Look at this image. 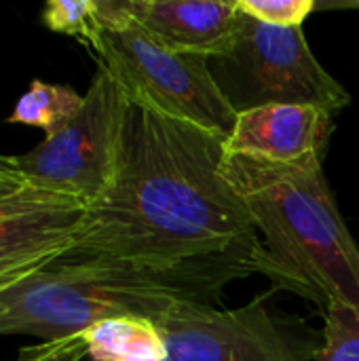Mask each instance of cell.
<instances>
[{
	"instance_id": "obj_19",
	"label": "cell",
	"mask_w": 359,
	"mask_h": 361,
	"mask_svg": "<svg viewBox=\"0 0 359 361\" xmlns=\"http://www.w3.org/2000/svg\"><path fill=\"white\" fill-rule=\"evenodd\" d=\"M0 173H17L15 167L11 165L8 157H0Z\"/></svg>"
},
{
	"instance_id": "obj_2",
	"label": "cell",
	"mask_w": 359,
	"mask_h": 361,
	"mask_svg": "<svg viewBox=\"0 0 359 361\" xmlns=\"http://www.w3.org/2000/svg\"><path fill=\"white\" fill-rule=\"evenodd\" d=\"M322 159L273 163L226 152L222 173L284 269L288 290L324 311L359 307V245L336 209Z\"/></svg>"
},
{
	"instance_id": "obj_12",
	"label": "cell",
	"mask_w": 359,
	"mask_h": 361,
	"mask_svg": "<svg viewBox=\"0 0 359 361\" xmlns=\"http://www.w3.org/2000/svg\"><path fill=\"white\" fill-rule=\"evenodd\" d=\"M80 104L83 95H78L72 87L34 80L17 102L8 123L40 127L47 131V135H51L78 112Z\"/></svg>"
},
{
	"instance_id": "obj_14",
	"label": "cell",
	"mask_w": 359,
	"mask_h": 361,
	"mask_svg": "<svg viewBox=\"0 0 359 361\" xmlns=\"http://www.w3.org/2000/svg\"><path fill=\"white\" fill-rule=\"evenodd\" d=\"M42 19L49 30L91 47L97 32V0H51Z\"/></svg>"
},
{
	"instance_id": "obj_9",
	"label": "cell",
	"mask_w": 359,
	"mask_h": 361,
	"mask_svg": "<svg viewBox=\"0 0 359 361\" xmlns=\"http://www.w3.org/2000/svg\"><path fill=\"white\" fill-rule=\"evenodd\" d=\"M161 44L205 59L229 51L239 27L235 0H118Z\"/></svg>"
},
{
	"instance_id": "obj_8",
	"label": "cell",
	"mask_w": 359,
	"mask_h": 361,
	"mask_svg": "<svg viewBox=\"0 0 359 361\" xmlns=\"http://www.w3.org/2000/svg\"><path fill=\"white\" fill-rule=\"evenodd\" d=\"M334 116L317 106L271 104L237 114L235 129L224 142L226 152L294 163L309 154H324Z\"/></svg>"
},
{
	"instance_id": "obj_7",
	"label": "cell",
	"mask_w": 359,
	"mask_h": 361,
	"mask_svg": "<svg viewBox=\"0 0 359 361\" xmlns=\"http://www.w3.org/2000/svg\"><path fill=\"white\" fill-rule=\"evenodd\" d=\"M154 324L165 361H311L320 347H307L260 298L233 311L184 302Z\"/></svg>"
},
{
	"instance_id": "obj_13",
	"label": "cell",
	"mask_w": 359,
	"mask_h": 361,
	"mask_svg": "<svg viewBox=\"0 0 359 361\" xmlns=\"http://www.w3.org/2000/svg\"><path fill=\"white\" fill-rule=\"evenodd\" d=\"M324 315L322 343L311 361H359V307L336 305Z\"/></svg>"
},
{
	"instance_id": "obj_20",
	"label": "cell",
	"mask_w": 359,
	"mask_h": 361,
	"mask_svg": "<svg viewBox=\"0 0 359 361\" xmlns=\"http://www.w3.org/2000/svg\"><path fill=\"white\" fill-rule=\"evenodd\" d=\"M345 6H355V8H358L359 2H349V4H345Z\"/></svg>"
},
{
	"instance_id": "obj_10",
	"label": "cell",
	"mask_w": 359,
	"mask_h": 361,
	"mask_svg": "<svg viewBox=\"0 0 359 361\" xmlns=\"http://www.w3.org/2000/svg\"><path fill=\"white\" fill-rule=\"evenodd\" d=\"M87 209L76 197L51 192L0 212V264L66 252L80 233Z\"/></svg>"
},
{
	"instance_id": "obj_4",
	"label": "cell",
	"mask_w": 359,
	"mask_h": 361,
	"mask_svg": "<svg viewBox=\"0 0 359 361\" xmlns=\"http://www.w3.org/2000/svg\"><path fill=\"white\" fill-rule=\"evenodd\" d=\"M91 49L99 68L123 87L129 102L231 137L237 112L216 85L207 59L174 51L152 38L118 4L97 0V32Z\"/></svg>"
},
{
	"instance_id": "obj_16",
	"label": "cell",
	"mask_w": 359,
	"mask_h": 361,
	"mask_svg": "<svg viewBox=\"0 0 359 361\" xmlns=\"http://www.w3.org/2000/svg\"><path fill=\"white\" fill-rule=\"evenodd\" d=\"M89 355L87 341L83 334L57 338V341H44L34 347H25L19 351L17 361H80Z\"/></svg>"
},
{
	"instance_id": "obj_15",
	"label": "cell",
	"mask_w": 359,
	"mask_h": 361,
	"mask_svg": "<svg viewBox=\"0 0 359 361\" xmlns=\"http://www.w3.org/2000/svg\"><path fill=\"white\" fill-rule=\"evenodd\" d=\"M239 13L277 27H303L315 0H235Z\"/></svg>"
},
{
	"instance_id": "obj_17",
	"label": "cell",
	"mask_w": 359,
	"mask_h": 361,
	"mask_svg": "<svg viewBox=\"0 0 359 361\" xmlns=\"http://www.w3.org/2000/svg\"><path fill=\"white\" fill-rule=\"evenodd\" d=\"M47 195H51V190L28 184L19 173H0V212L38 201Z\"/></svg>"
},
{
	"instance_id": "obj_3",
	"label": "cell",
	"mask_w": 359,
	"mask_h": 361,
	"mask_svg": "<svg viewBox=\"0 0 359 361\" xmlns=\"http://www.w3.org/2000/svg\"><path fill=\"white\" fill-rule=\"evenodd\" d=\"M184 302L195 300L123 264L66 250L0 292V336L57 341L123 315L157 322Z\"/></svg>"
},
{
	"instance_id": "obj_11",
	"label": "cell",
	"mask_w": 359,
	"mask_h": 361,
	"mask_svg": "<svg viewBox=\"0 0 359 361\" xmlns=\"http://www.w3.org/2000/svg\"><path fill=\"white\" fill-rule=\"evenodd\" d=\"M95 361H165L167 349L152 319L123 315L104 319L83 332Z\"/></svg>"
},
{
	"instance_id": "obj_1",
	"label": "cell",
	"mask_w": 359,
	"mask_h": 361,
	"mask_svg": "<svg viewBox=\"0 0 359 361\" xmlns=\"http://www.w3.org/2000/svg\"><path fill=\"white\" fill-rule=\"evenodd\" d=\"M224 140L129 102L112 186L68 247L123 264L212 305L235 279L264 273L288 288L250 212L222 173Z\"/></svg>"
},
{
	"instance_id": "obj_18",
	"label": "cell",
	"mask_w": 359,
	"mask_h": 361,
	"mask_svg": "<svg viewBox=\"0 0 359 361\" xmlns=\"http://www.w3.org/2000/svg\"><path fill=\"white\" fill-rule=\"evenodd\" d=\"M53 256H36V258H23V260H11L0 264V292L19 283L21 279L36 273L44 262H49Z\"/></svg>"
},
{
	"instance_id": "obj_6",
	"label": "cell",
	"mask_w": 359,
	"mask_h": 361,
	"mask_svg": "<svg viewBox=\"0 0 359 361\" xmlns=\"http://www.w3.org/2000/svg\"><path fill=\"white\" fill-rule=\"evenodd\" d=\"M127 110V93L99 68L78 112L34 150L8 161L28 184L93 205L112 186Z\"/></svg>"
},
{
	"instance_id": "obj_5",
	"label": "cell",
	"mask_w": 359,
	"mask_h": 361,
	"mask_svg": "<svg viewBox=\"0 0 359 361\" xmlns=\"http://www.w3.org/2000/svg\"><path fill=\"white\" fill-rule=\"evenodd\" d=\"M207 66L237 114L271 104H303L334 116L351 102L315 59L303 27H277L239 13L233 44Z\"/></svg>"
}]
</instances>
